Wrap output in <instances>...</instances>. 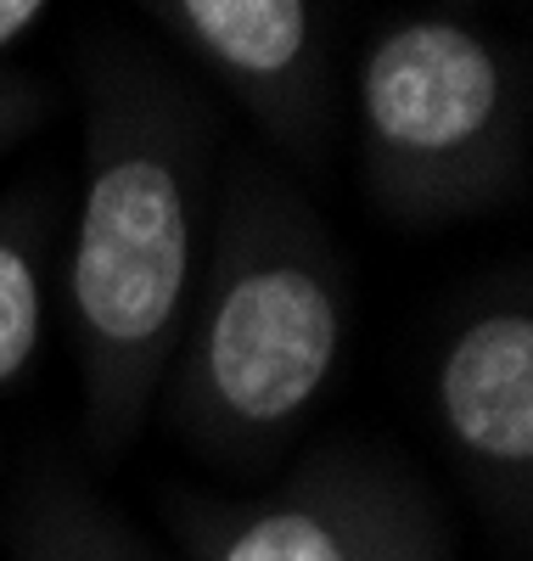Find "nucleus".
<instances>
[{
	"label": "nucleus",
	"instance_id": "9b49d317",
	"mask_svg": "<svg viewBox=\"0 0 533 561\" xmlns=\"http://www.w3.org/2000/svg\"><path fill=\"white\" fill-rule=\"evenodd\" d=\"M399 561H444V534H439V517H432V523L410 539V550H405Z\"/></svg>",
	"mask_w": 533,
	"mask_h": 561
},
{
	"label": "nucleus",
	"instance_id": "9d476101",
	"mask_svg": "<svg viewBox=\"0 0 533 561\" xmlns=\"http://www.w3.org/2000/svg\"><path fill=\"white\" fill-rule=\"evenodd\" d=\"M45 7H52V0H0V57L45 18Z\"/></svg>",
	"mask_w": 533,
	"mask_h": 561
},
{
	"label": "nucleus",
	"instance_id": "0eeeda50",
	"mask_svg": "<svg viewBox=\"0 0 533 561\" xmlns=\"http://www.w3.org/2000/svg\"><path fill=\"white\" fill-rule=\"evenodd\" d=\"M45 309H52V280H45L39 230L23 214L0 208V388L23 382L39 359Z\"/></svg>",
	"mask_w": 533,
	"mask_h": 561
},
{
	"label": "nucleus",
	"instance_id": "423d86ee",
	"mask_svg": "<svg viewBox=\"0 0 533 561\" xmlns=\"http://www.w3.org/2000/svg\"><path fill=\"white\" fill-rule=\"evenodd\" d=\"M152 12L270 135L293 147L315 135L326 96L315 0H152Z\"/></svg>",
	"mask_w": 533,
	"mask_h": 561
},
{
	"label": "nucleus",
	"instance_id": "f03ea898",
	"mask_svg": "<svg viewBox=\"0 0 533 561\" xmlns=\"http://www.w3.org/2000/svg\"><path fill=\"white\" fill-rule=\"evenodd\" d=\"M349 348V280L315 214L270 180L214 208L163 415L219 466H259L326 399Z\"/></svg>",
	"mask_w": 533,
	"mask_h": 561
},
{
	"label": "nucleus",
	"instance_id": "1a4fd4ad",
	"mask_svg": "<svg viewBox=\"0 0 533 561\" xmlns=\"http://www.w3.org/2000/svg\"><path fill=\"white\" fill-rule=\"evenodd\" d=\"M39 90L29 79H12V73H0V158H7L18 140L29 135V124L39 118Z\"/></svg>",
	"mask_w": 533,
	"mask_h": 561
},
{
	"label": "nucleus",
	"instance_id": "39448f33",
	"mask_svg": "<svg viewBox=\"0 0 533 561\" xmlns=\"http://www.w3.org/2000/svg\"><path fill=\"white\" fill-rule=\"evenodd\" d=\"M432 404L450 449L511 500L533 489V309H477L439 354Z\"/></svg>",
	"mask_w": 533,
	"mask_h": 561
},
{
	"label": "nucleus",
	"instance_id": "6e6552de",
	"mask_svg": "<svg viewBox=\"0 0 533 561\" xmlns=\"http://www.w3.org/2000/svg\"><path fill=\"white\" fill-rule=\"evenodd\" d=\"M12 561H158L107 505H90L79 489L39 494Z\"/></svg>",
	"mask_w": 533,
	"mask_h": 561
},
{
	"label": "nucleus",
	"instance_id": "7ed1b4c3",
	"mask_svg": "<svg viewBox=\"0 0 533 561\" xmlns=\"http://www.w3.org/2000/svg\"><path fill=\"white\" fill-rule=\"evenodd\" d=\"M522 79L506 45L461 18H405L354 73L360 147L399 219L495 208L522 174Z\"/></svg>",
	"mask_w": 533,
	"mask_h": 561
},
{
	"label": "nucleus",
	"instance_id": "f257e3e1",
	"mask_svg": "<svg viewBox=\"0 0 533 561\" xmlns=\"http://www.w3.org/2000/svg\"><path fill=\"white\" fill-rule=\"evenodd\" d=\"M208 248V129L152 68L102 73L84 118V180L63 259V304L84 388V433L124 455L180 348Z\"/></svg>",
	"mask_w": 533,
	"mask_h": 561
},
{
	"label": "nucleus",
	"instance_id": "20e7f679",
	"mask_svg": "<svg viewBox=\"0 0 533 561\" xmlns=\"http://www.w3.org/2000/svg\"><path fill=\"white\" fill-rule=\"evenodd\" d=\"M432 517L416 483L371 460H315L281 494L203 534V561H399Z\"/></svg>",
	"mask_w": 533,
	"mask_h": 561
}]
</instances>
